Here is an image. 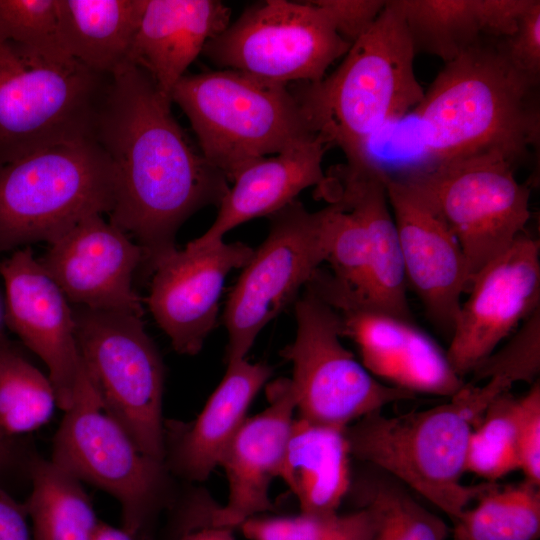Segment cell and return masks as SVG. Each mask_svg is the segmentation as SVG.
<instances>
[{
  "label": "cell",
  "instance_id": "1",
  "mask_svg": "<svg viewBox=\"0 0 540 540\" xmlns=\"http://www.w3.org/2000/svg\"><path fill=\"white\" fill-rule=\"evenodd\" d=\"M171 99L141 67L111 75L94 137L115 174L110 222L131 236L151 269L177 250L176 233L193 213L219 206L226 176L189 141Z\"/></svg>",
  "mask_w": 540,
  "mask_h": 540
},
{
  "label": "cell",
  "instance_id": "2",
  "mask_svg": "<svg viewBox=\"0 0 540 540\" xmlns=\"http://www.w3.org/2000/svg\"><path fill=\"white\" fill-rule=\"evenodd\" d=\"M538 86L501 39L483 36L446 63L412 111L428 169L481 153L523 160L539 146Z\"/></svg>",
  "mask_w": 540,
  "mask_h": 540
},
{
  "label": "cell",
  "instance_id": "3",
  "mask_svg": "<svg viewBox=\"0 0 540 540\" xmlns=\"http://www.w3.org/2000/svg\"><path fill=\"white\" fill-rule=\"evenodd\" d=\"M513 384L490 378L465 383L450 401L425 410L365 415L344 429L350 456L394 477L455 522L495 482L464 485L472 429L489 404Z\"/></svg>",
  "mask_w": 540,
  "mask_h": 540
},
{
  "label": "cell",
  "instance_id": "4",
  "mask_svg": "<svg viewBox=\"0 0 540 540\" xmlns=\"http://www.w3.org/2000/svg\"><path fill=\"white\" fill-rule=\"evenodd\" d=\"M415 55L396 0H387L373 25L351 44L330 75L292 86L315 133L329 147H339L347 165H368L376 134L422 100Z\"/></svg>",
  "mask_w": 540,
  "mask_h": 540
},
{
  "label": "cell",
  "instance_id": "5",
  "mask_svg": "<svg viewBox=\"0 0 540 540\" xmlns=\"http://www.w3.org/2000/svg\"><path fill=\"white\" fill-rule=\"evenodd\" d=\"M170 99L202 155L232 182L250 162L318 138L292 86L222 69L185 74Z\"/></svg>",
  "mask_w": 540,
  "mask_h": 540
},
{
  "label": "cell",
  "instance_id": "6",
  "mask_svg": "<svg viewBox=\"0 0 540 540\" xmlns=\"http://www.w3.org/2000/svg\"><path fill=\"white\" fill-rule=\"evenodd\" d=\"M50 459L112 496L121 508L122 528L138 540H151L160 515L175 507L174 476L104 408L83 364Z\"/></svg>",
  "mask_w": 540,
  "mask_h": 540
},
{
  "label": "cell",
  "instance_id": "7",
  "mask_svg": "<svg viewBox=\"0 0 540 540\" xmlns=\"http://www.w3.org/2000/svg\"><path fill=\"white\" fill-rule=\"evenodd\" d=\"M112 163L94 136L49 146L0 164V251L52 242L114 205Z\"/></svg>",
  "mask_w": 540,
  "mask_h": 540
},
{
  "label": "cell",
  "instance_id": "8",
  "mask_svg": "<svg viewBox=\"0 0 540 540\" xmlns=\"http://www.w3.org/2000/svg\"><path fill=\"white\" fill-rule=\"evenodd\" d=\"M110 79L70 57L0 43V164L94 136Z\"/></svg>",
  "mask_w": 540,
  "mask_h": 540
},
{
  "label": "cell",
  "instance_id": "9",
  "mask_svg": "<svg viewBox=\"0 0 540 540\" xmlns=\"http://www.w3.org/2000/svg\"><path fill=\"white\" fill-rule=\"evenodd\" d=\"M141 318L84 307L74 312L82 364L104 408L144 453L164 462V366Z\"/></svg>",
  "mask_w": 540,
  "mask_h": 540
},
{
  "label": "cell",
  "instance_id": "10",
  "mask_svg": "<svg viewBox=\"0 0 540 540\" xmlns=\"http://www.w3.org/2000/svg\"><path fill=\"white\" fill-rule=\"evenodd\" d=\"M295 301L296 336L281 355L293 367L298 417L345 429L390 403L415 399L376 379L343 346L340 317L329 304L306 288Z\"/></svg>",
  "mask_w": 540,
  "mask_h": 540
},
{
  "label": "cell",
  "instance_id": "11",
  "mask_svg": "<svg viewBox=\"0 0 540 540\" xmlns=\"http://www.w3.org/2000/svg\"><path fill=\"white\" fill-rule=\"evenodd\" d=\"M514 165L497 153H481L407 176L434 202L466 259L469 285L490 261L525 232L530 188Z\"/></svg>",
  "mask_w": 540,
  "mask_h": 540
},
{
  "label": "cell",
  "instance_id": "12",
  "mask_svg": "<svg viewBox=\"0 0 540 540\" xmlns=\"http://www.w3.org/2000/svg\"><path fill=\"white\" fill-rule=\"evenodd\" d=\"M268 218L269 233L243 267L225 306L227 364L246 358L259 332L295 301L327 260L324 208L310 212L294 200Z\"/></svg>",
  "mask_w": 540,
  "mask_h": 540
},
{
  "label": "cell",
  "instance_id": "13",
  "mask_svg": "<svg viewBox=\"0 0 540 540\" xmlns=\"http://www.w3.org/2000/svg\"><path fill=\"white\" fill-rule=\"evenodd\" d=\"M350 46L312 1L266 0L248 7L202 53L223 69L284 84L313 83Z\"/></svg>",
  "mask_w": 540,
  "mask_h": 540
},
{
  "label": "cell",
  "instance_id": "14",
  "mask_svg": "<svg viewBox=\"0 0 540 540\" xmlns=\"http://www.w3.org/2000/svg\"><path fill=\"white\" fill-rule=\"evenodd\" d=\"M305 288L337 312L342 337L354 341L362 365L382 383L414 394L448 397L464 386L446 352L412 321L371 308L321 268Z\"/></svg>",
  "mask_w": 540,
  "mask_h": 540
},
{
  "label": "cell",
  "instance_id": "15",
  "mask_svg": "<svg viewBox=\"0 0 540 540\" xmlns=\"http://www.w3.org/2000/svg\"><path fill=\"white\" fill-rule=\"evenodd\" d=\"M450 337L447 359L463 379L540 303V245L520 234L471 280Z\"/></svg>",
  "mask_w": 540,
  "mask_h": 540
},
{
  "label": "cell",
  "instance_id": "16",
  "mask_svg": "<svg viewBox=\"0 0 540 540\" xmlns=\"http://www.w3.org/2000/svg\"><path fill=\"white\" fill-rule=\"evenodd\" d=\"M397 228L407 287L420 299L433 325L451 337L468 291L463 251L432 199L415 183L384 170Z\"/></svg>",
  "mask_w": 540,
  "mask_h": 540
},
{
  "label": "cell",
  "instance_id": "17",
  "mask_svg": "<svg viewBox=\"0 0 540 540\" xmlns=\"http://www.w3.org/2000/svg\"><path fill=\"white\" fill-rule=\"evenodd\" d=\"M48 244L38 260L69 301L142 317L132 281L143 251L102 214L82 218Z\"/></svg>",
  "mask_w": 540,
  "mask_h": 540
},
{
  "label": "cell",
  "instance_id": "18",
  "mask_svg": "<svg viewBox=\"0 0 540 540\" xmlns=\"http://www.w3.org/2000/svg\"><path fill=\"white\" fill-rule=\"evenodd\" d=\"M253 252L242 242L188 243L155 267L147 303L177 353L200 352L215 325L227 275L243 268Z\"/></svg>",
  "mask_w": 540,
  "mask_h": 540
},
{
  "label": "cell",
  "instance_id": "19",
  "mask_svg": "<svg viewBox=\"0 0 540 540\" xmlns=\"http://www.w3.org/2000/svg\"><path fill=\"white\" fill-rule=\"evenodd\" d=\"M6 290V320L46 365L58 407L67 410L77 388L82 360L74 312L30 247L0 263Z\"/></svg>",
  "mask_w": 540,
  "mask_h": 540
},
{
  "label": "cell",
  "instance_id": "20",
  "mask_svg": "<svg viewBox=\"0 0 540 540\" xmlns=\"http://www.w3.org/2000/svg\"><path fill=\"white\" fill-rule=\"evenodd\" d=\"M269 405L247 417L223 450L218 466L228 481L227 501L212 515V525L238 528L272 509L269 488L279 477L291 433L295 396L290 379L268 389Z\"/></svg>",
  "mask_w": 540,
  "mask_h": 540
},
{
  "label": "cell",
  "instance_id": "21",
  "mask_svg": "<svg viewBox=\"0 0 540 540\" xmlns=\"http://www.w3.org/2000/svg\"><path fill=\"white\" fill-rule=\"evenodd\" d=\"M326 200L339 199L359 214L369 247V276L362 298L385 314L412 321L397 228L390 208L384 168L376 164L334 166L318 187Z\"/></svg>",
  "mask_w": 540,
  "mask_h": 540
},
{
  "label": "cell",
  "instance_id": "22",
  "mask_svg": "<svg viewBox=\"0 0 540 540\" xmlns=\"http://www.w3.org/2000/svg\"><path fill=\"white\" fill-rule=\"evenodd\" d=\"M271 374L268 365L246 358L227 364L223 379L194 421L177 428L165 424L164 463L174 477L191 482L208 479Z\"/></svg>",
  "mask_w": 540,
  "mask_h": 540
},
{
  "label": "cell",
  "instance_id": "23",
  "mask_svg": "<svg viewBox=\"0 0 540 540\" xmlns=\"http://www.w3.org/2000/svg\"><path fill=\"white\" fill-rule=\"evenodd\" d=\"M229 19V8L217 0H144L129 62L144 69L170 97L190 64Z\"/></svg>",
  "mask_w": 540,
  "mask_h": 540
},
{
  "label": "cell",
  "instance_id": "24",
  "mask_svg": "<svg viewBox=\"0 0 540 540\" xmlns=\"http://www.w3.org/2000/svg\"><path fill=\"white\" fill-rule=\"evenodd\" d=\"M330 148L318 137L286 151L254 160L240 169L207 231L189 242L205 247L223 240L236 226L253 218L274 214L304 189L325 180L323 155Z\"/></svg>",
  "mask_w": 540,
  "mask_h": 540
},
{
  "label": "cell",
  "instance_id": "25",
  "mask_svg": "<svg viewBox=\"0 0 540 540\" xmlns=\"http://www.w3.org/2000/svg\"><path fill=\"white\" fill-rule=\"evenodd\" d=\"M344 429L294 418L279 478L295 495L300 513L332 516L351 488Z\"/></svg>",
  "mask_w": 540,
  "mask_h": 540
},
{
  "label": "cell",
  "instance_id": "26",
  "mask_svg": "<svg viewBox=\"0 0 540 540\" xmlns=\"http://www.w3.org/2000/svg\"><path fill=\"white\" fill-rule=\"evenodd\" d=\"M144 0H56L64 51L86 68L112 75L129 63Z\"/></svg>",
  "mask_w": 540,
  "mask_h": 540
},
{
  "label": "cell",
  "instance_id": "27",
  "mask_svg": "<svg viewBox=\"0 0 540 540\" xmlns=\"http://www.w3.org/2000/svg\"><path fill=\"white\" fill-rule=\"evenodd\" d=\"M24 503L34 540H93L100 525L82 482L51 459L30 464Z\"/></svg>",
  "mask_w": 540,
  "mask_h": 540
},
{
  "label": "cell",
  "instance_id": "28",
  "mask_svg": "<svg viewBox=\"0 0 540 540\" xmlns=\"http://www.w3.org/2000/svg\"><path fill=\"white\" fill-rule=\"evenodd\" d=\"M540 486L528 480L494 483L453 522V540H536L540 535Z\"/></svg>",
  "mask_w": 540,
  "mask_h": 540
},
{
  "label": "cell",
  "instance_id": "29",
  "mask_svg": "<svg viewBox=\"0 0 540 540\" xmlns=\"http://www.w3.org/2000/svg\"><path fill=\"white\" fill-rule=\"evenodd\" d=\"M374 470L357 486L359 507H366L372 516L368 540H447L451 528L445 521L421 505L397 479Z\"/></svg>",
  "mask_w": 540,
  "mask_h": 540
},
{
  "label": "cell",
  "instance_id": "30",
  "mask_svg": "<svg viewBox=\"0 0 540 540\" xmlns=\"http://www.w3.org/2000/svg\"><path fill=\"white\" fill-rule=\"evenodd\" d=\"M415 52L446 64L483 37L476 0H396Z\"/></svg>",
  "mask_w": 540,
  "mask_h": 540
},
{
  "label": "cell",
  "instance_id": "31",
  "mask_svg": "<svg viewBox=\"0 0 540 540\" xmlns=\"http://www.w3.org/2000/svg\"><path fill=\"white\" fill-rule=\"evenodd\" d=\"M56 407L49 377L0 339V431L10 439L32 433Z\"/></svg>",
  "mask_w": 540,
  "mask_h": 540
},
{
  "label": "cell",
  "instance_id": "32",
  "mask_svg": "<svg viewBox=\"0 0 540 540\" xmlns=\"http://www.w3.org/2000/svg\"><path fill=\"white\" fill-rule=\"evenodd\" d=\"M519 398L510 390L497 396L487 407L469 437L466 472L495 482L519 469Z\"/></svg>",
  "mask_w": 540,
  "mask_h": 540
},
{
  "label": "cell",
  "instance_id": "33",
  "mask_svg": "<svg viewBox=\"0 0 540 540\" xmlns=\"http://www.w3.org/2000/svg\"><path fill=\"white\" fill-rule=\"evenodd\" d=\"M324 207L329 248L327 262L332 275L362 298L369 276V247L363 222L357 211L339 199L327 200Z\"/></svg>",
  "mask_w": 540,
  "mask_h": 540
},
{
  "label": "cell",
  "instance_id": "34",
  "mask_svg": "<svg viewBox=\"0 0 540 540\" xmlns=\"http://www.w3.org/2000/svg\"><path fill=\"white\" fill-rule=\"evenodd\" d=\"M0 43L70 57L58 36L56 0H0Z\"/></svg>",
  "mask_w": 540,
  "mask_h": 540
},
{
  "label": "cell",
  "instance_id": "35",
  "mask_svg": "<svg viewBox=\"0 0 540 540\" xmlns=\"http://www.w3.org/2000/svg\"><path fill=\"white\" fill-rule=\"evenodd\" d=\"M540 310L529 316L513 338L473 370L471 384L499 377L534 383L540 372Z\"/></svg>",
  "mask_w": 540,
  "mask_h": 540
},
{
  "label": "cell",
  "instance_id": "36",
  "mask_svg": "<svg viewBox=\"0 0 540 540\" xmlns=\"http://www.w3.org/2000/svg\"><path fill=\"white\" fill-rule=\"evenodd\" d=\"M345 515L253 517L238 528L249 540H329L342 527Z\"/></svg>",
  "mask_w": 540,
  "mask_h": 540
},
{
  "label": "cell",
  "instance_id": "37",
  "mask_svg": "<svg viewBox=\"0 0 540 540\" xmlns=\"http://www.w3.org/2000/svg\"><path fill=\"white\" fill-rule=\"evenodd\" d=\"M519 469L525 479L540 486V383L519 397L518 423Z\"/></svg>",
  "mask_w": 540,
  "mask_h": 540
},
{
  "label": "cell",
  "instance_id": "38",
  "mask_svg": "<svg viewBox=\"0 0 540 540\" xmlns=\"http://www.w3.org/2000/svg\"><path fill=\"white\" fill-rule=\"evenodd\" d=\"M387 0H314L337 34L354 43L373 25Z\"/></svg>",
  "mask_w": 540,
  "mask_h": 540
},
{
  "label": "cell",
  "instance_id": "39",
  "mask_svg": "<svg viewBox=\"0 0 540 540\" xmlns=\"http://www.w3.org/2000/svg\"><path fill=\"white\" fill-rule=\"evenodd\" d=\"M511 61L528 75L540 79V1L533 0L517 29L501 39Z\"/></svg>",
  "mask_w": 540,
  "mask_h": 540
},
{
  "label": "cell",
  "instance_id": "40",
  "mask_svg": "<svg viewBox=\"0 0 540 540\" xmlns=\"http://www.w3.org/2000/svg\"><path fill=\"white\" fill-rule=\"evenodd\" d=\"M533 0H476L483 35L504 39L515 32Z\"/></svg>",
  "mask_w": 540,
  "mask_h": 540
},
{
  "label": "cell",
  "instance_id": "41",
  "mask_svg": "<svg viewBox=\"0 0 540 540\" xmlns=\"http://www.w3.org/2000/svg\"><path fill=\"white\" fill-rule=\"evenodd\" d=\"M0 540H34L24 504L0 488Z\"/></svg>",
  "mask_w": 540,
  "mask_h": 540
},
{
  "label": "cell",
  "instance_id": "42",
  "mask_svg": "<svg viewBox=\"0 0 540 540\" xmlns=\"http://www.w3.org/2000/svg\"><path fill=\"white\" fill-rule=\"evenodd\" d=\"M373 521L366 507H359L355 512L345 514L341 529L329 540H368Z\"/></svg>",
  "mask_w": 540,
  "mask_h": 540
},
{
  "label": "cell",
  "instance_id": "43",
  "mask_svg": "<svg viewBox=\"0 0 540 540\" xmlns=\"http://www.w3.org/2000/svg\"><path fill=\"white\" fill-rule=\"evenodd\" d=\"M176 540H236L233 529L221 526H205L187 532Z\"/></svg>",
  "mask_w": 540,
  "mask_h": 540
},
{
  "label": "cell",
  "instance_id": "44",
  "mask_svg": "<svg viewBox=\"0 0 540 540\" xmlns=\"http://www.w3.org/2000/svg\"><path fill=\"white\" fill-rule=\"evenodd\" d=\"M93 540H138L122 527L117 528L100 522Z\"/></svg>",
  "mask_w": 540,
  "mask_h": 540
},
{
  "label": "cell",
  "instance_id": "45",
  "mask_svg": "<svg viewBox=\"0 0 540 540\" xmlns=\"http://www.w3.org/2000/svg\"><path fill=\"white\" fill-rule=\"evenodd\" d=\"M14 459V447L12 439L6 437L0 431V473L4 471Z\"/></svg>",
  "mask_w": 540,
  "mask_h": 540
},
{
  "label": "cell",
  "instance_id": "46",
  "mask_svg": "<svg viewBox=\"0 0 540 540\" xmlns=\"http://www.w3.org/2000/svg\"><path fill=\"white\" fill-rule=\"evenodd\" d=\"M0 321H1V311H0Z\"/></svg>",
  "mask_w": 540,
  "mask_h": 540
}]
</instances>
